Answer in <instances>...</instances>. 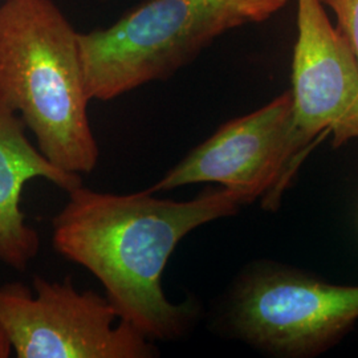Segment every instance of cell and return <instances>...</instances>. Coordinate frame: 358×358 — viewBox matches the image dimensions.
I'll list each match as a JSON object with an SVG mask.
<instances>
[{"mask_svg": "<svg viewBox=\"0 0 358 358\" xmlns=\"http://www.w3.org/2000/svg\"><path fill=\"white\" fill-rule=\"evenodd\" d=\"M244 205L241 194L224 187L173 201L149 190L113 194L81 185L53 217L52 242L97 278L121 319L152 341H173L192 328L199 309L194 300L167 299L162 275L170 256L192 231Z\"/></svg>", "mask_w": 358, "mask_h": 358, "instance_id": "cell-1", "label": "cell"}, {"mask_svg": "<svg viewBox=\"0 0 358 358\" xmlns=\"http://www.w3.org/2000/svg\"><path fill=\"white\" fill-rule=\"evenodd\" d=\"M0 99L52 165L77 176L97 166L78 32L52 0L0 6Z\"/></svg>", "mask_w": 358, "mask_h": 358, "instance_id": "cell-2", "label": "cell"}, {"mask_svg": "<svg viewBox=\"0 0 358 358\" xmlns=\"http://www.w3.org/2000/svg\"><path fill=\"white\" fill-rule=\"evenodd\" d=\"M288 0H145L115 24L78 32L90 100L109 101L166 80L215 38L263 23Z\"/></svg>", "mask_w": 358, "mask_h": 358, "instance_id": "cell-3", "label": "cell"}, {"mask_svg": "<svg viewBox=\"0 0 358 358\" xmlns=\"http://www.w3.org/2000/svg\"><path fill=\"white\" fill-rule=\"evenodd\" d=\"M224 317L235 337L260 350L282 357L315 356L358 321V285L259 266L235 282Z\"/></svg>", "mask_w": 358, "mask_h": 358, "instance_id": "cell-4", "label": "cell"}, {"mask_svg": "<svg viewBox=\"0 0 358 358\" xmlns=\"http://www.w3.org/2000/svg\"><path fill=\"white\" fill-rule=\"evenodd\" d=\"M0 287V327L19 358H153L158 349L112 303L71 278Z\"/></svg>", "mask_w": 358, "mask_h": 358, "instance_id": "cell-5", "label": "cell"}, {"mask_svg": "<svg viewBox=\"0 0 358 358\" xmlns=\"http://www.w3.org/2000/svg\"><path fill=\"white\" fill-rule=\"evenodd\" d=\"M292 146L287 185L309 150L331 136L334 148L358 138V63L321 0H297L292 59Z\"/></svg>", "mask_w": 358, "mask_h": 358, "instance_id": "cell-6", "label": "cell"}, {"mask_svg": "<svg viewBox=\"0 0 358 358\" xmlns=\"http://www.w3.org/2000/svg\"><path fill=\"white\" fill-rule=\"evenodd\" d=\"M292 146V96L285 92L255 112L231 120L155 182L149 192L195 183H217L238 192L245 205L262 198L276 210L287 189Z\"/></svg>", "mask_w": 358, "mask_h": 358, "instance_id": "cell-7", "label": "cell"}, {"mask_svg": "<svg viewBox=\"0 0 358 358\" xmlns=\"http://www.w3.org/2000/svg\"><path fill=\"white\" fill-rule=\"evenodd\" d=\"M36 178L66 192L83 183L81 176L52 165L27 138L22 118L0 99V263L16 271H26L40 251V236L20 207L24 186Z\"/></svg>", "mask_w": 358, "mask_h": 358, "instance_id": "cell-8", "label": "cell"}, {"mask_svg": "<svg viewBox=\"0 0 358 358\" xmlns=\"http://www.w3.org/2000/svg\"><path fill=\"white\" fill-rule=\"evenodd\" d=\"M337 17L338 29L346 38L358 63V0H321Z\"/></svg>", "mask_w": 358, "mask_h": 358, "instance_id": "cell-9", "label": "cell"}, {"mask_svg": "<svg viewBox=\"0 0 358 358\" xmlns=\"http://www.w3.org/2000/svg\"><path fill=\"white\" fill-rule=\"evenodd\" d=\"M13 352V348L8 343V338L4 331L0 327V358L10 357V353Z\"/></svg>", "mask_w": 358, "mask_h": 358, "instance_id": "cell-10", "label": "cell"}]
</instances>
